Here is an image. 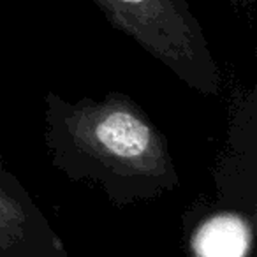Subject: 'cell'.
<instances>
[{
    "mask_svg": "<svg viewBox=\"0 0 257 257\" xmlns=\"http://www.w3.org/2000/svg\"><path fill=\"white\" fill-rule=\"evenodd\" d=\"M44 141L55 169L97 185L113 206L154 201L180 185L166 136L121 92L74 102L48 92Z\"/></svg>",
    "mask_w": 257,
    "mask_h": 257,
    "instance_id": "6da1fadb",
    "label": "cell"
},
{
    "mask_svg": "<svg viewBox=\"0 0 257 257\" xmlns=\"http://www.w3.org/2000/svg\"><path fill=\"white\" fill-rule=\"evenodd\" d=\"M109 25L138 43L187 86L220 92V71L187 0H92Z\"/></svg>",
    "mask_w": 257,
    "mask_h": 257,
    "instance_id": "7a4b0ae2",
    "label": "cell"
},
{
    "mask_svg": "<svg viewBox=\"0 0 257 257\" xmlns=\"http://www.w3.org/2000/svg\"><path fill=\"white\" fill-rule=\"evenodd\" d=\"M0 257H71L48 217L2 161Z\"/></svg>",
    "mask_w": 257,
    "mask_h": 257,
    "instance_id": "3957f363",
    "label": "cell"
},
{
    "mask_svg": "<svg viewBox=\"0 0 257 257\" xmlns=\"http://www.w3.org/2000/svg\"><path fill=\"white\" fill-rule=\"evenodd\" d=\"M252 245V225L236 211L204 218L189 239L192 257H246Z\"/></svg>",
    "mask_w": 257,
    "mask_h": 257,
    "instance_id": "277c9868",
    "label": "cell"
},
{
    "mask_svg": "<svg viewBox=\"0 0 257 257\" xmlns=\"http://www.w3.org/2000/svg\"><path fill=\"white\" fill-rule=\"evenodd\" d=\"M257 0H229V4L232 6L234 9H246V8H252L255 4Z\"/></svg>",
    "mask_w": 257,
    "mask_h": 257,
    "instance_id": "5b68a950",
    "label": "cell"
}]
</instances>
